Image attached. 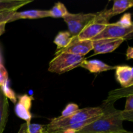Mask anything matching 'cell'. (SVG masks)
Wrapping results in <instances>:
<instances>
[{"label": "cell", "instance_id": "8fae6325", "mask_svg": "<svg viewBox=\"0 0 133 133\" xmlns=\"http://www.w3.org/2000/svg\"><path fill=\"white\" fill-rule=\"evenodd\" d=\"M50 17L49 10H28L22 12L16 11L9 22L22 19H39Z\"/></svg>", "mask_w": 133, "mask_h": 133}, {"label": "cell", "instance_id": "f1b7e54d", "mask_svg": "<svg viewBox=\"0 0 133 133\" xmlns=\"http://www.w3.org/2000/svg\"><path fill=\"white\" fill-rule=\"evenodd\" d=\"M6 23H3L0 24V36L3 35L5 31V26H6Z\"/></svg>", "mask_w": 133, "mask_h": 133}, {"label": "cell", "instance_id": "30bf717a", "mask_svg": "<svg viewBox=\"0 0 133 133\" xmlns=\"http://www.w3.org/2000/svg\"><path fill=\"white\" fill-rule=\"evenodd\" d=\"M116 78L122 88L133 87L132 68L127 65L116 67Z\"/></svg>", "mask_w": 133, "mask_h": 133}, {"label": "cell", "instance_id": "9a60e30c", "mask_svg": "<svg viewBox=\"0 0 133 133\" xmlns=\"http://www.w3.org/2000/svg\"><path fill=\"white\" fill-rule=\"evenodd\" d=\"M32 1V0H0V12L16 11L19 8Z\"/></svg>", "mask_w": 133, "mask_h": 133}, {"label": "cell", "instance_id": "5b68a950", "mask_svg": "<svg viewBox=\"0 0 133 133\" xmlns=\"http://www.w3.org/2000/svg\"><path fill=\"white\" fill-rule=\"evenodd\" d=\"M97 16V13H78L72 14L68 12L64 17V20L67 23L68 32L71 36H77L83 29L92 22Z\"/></svg>", "mask_w": 133, "mask_h": 133}, {"label": "cell", "instance_id": "7402d4cb", "mask_svg": "<svg viewBox=\"0 0 133 133\" xmlns=\"http://www.w3.org/2000/svg\"><path fill=\"white\" fill-rule=\"evenodd\" d=\"M118 23L119 25L124 27H131L133 26L132 19H131V13H126L125 14L122 18L118 21Z\"/></svg>", "mask_w": 133, "mask_h": 133}, {"label": "cell", "instance_id": "ac0fdd59", "mask_svg": "<svg viewBox=\"0 0 133 133\" xmlns=\"http://www.w3.org/2000/svg\"><path fill=\"white\" fill-rule=\"evenodd\" d=\"M49 11L50 17L55 18H63L69 12L64 4L61 2L56 3L54 6L51 8V9L49 10Z\"/></svg>", "mask_w": 133, "mask_h": 133}, {"label": "cell", "instance_id": "2e32d148", "mask_svg": "<svg viewBox=\"0 0 133 133\" xmlns=\"http://www.w3.org/2000/svg\"><path fill=\"white\" fill-rule=\"evenodd\" d=\"M133 1L132 0H114L112 8L109 9L111 17L122 14L126 10L132 7Z\"/></svg>", "mask_w": 133, "mask_h": 133}, {"label": "cell", "instance_id": "d4e9b609", "mask_svg": "<svg viewBox=\"0 0 133 133\" xmlns=\"http://www.w3.org/2000/svg\"><path fill=\"white\" fill-rule=\"evenodd\" d=\"M120 118L122 121H133V111L120 110Z\"/></svg>", "mask_w": 133, "mask_h": 133}, {"label": "cell", "instance_id": "d6986e66", "mask_svg": "<svg viewBox=\"0 0 133 133\" xmlns=\"http://www.w3.org/2000/svg\"><path fill=\"white\" fill-rule=\"evenodd\" d=\"M0 88H1L3 93V94L5 95V96L6 97L7 99H10L13 103H16L17 96L16 95L15 92H14V90H12L9 86V82H7L6 84L3 85Z\"/></svg>", "mask_w": 133, "mask_h": 133}, {"label": "cell", "instance_id": "7c38bea8", "mask_svg": "<svg viewBox=\"0 0 133 133\" xmlns=\"http://www.w3.org/2000/svg\"><path fill=\"white\" fill-rule=\"evenodd\" d=\"M79 66L88 70L92 74H98L103 71H109L116 69V66H112L107 64L105 62L98 60H91V61L84 60Z\"/></svg>", "mask_w": 133, "mask_h": 133}, {"label": "cell", "instance_id": "277c9868", "mask_svg": "<svg viewBox=\"0 0 133 133\" xmlns=\"http://www.w3.org/2000/svg\"><path fill=\"white\" fill-rule=\"evenodd\" d=\"M109 10H104L97 12V16L90 22L77 36L79 40H92L93 38L101 33L109 23L111 18Z\"/></svg>", "mask_w": 133, "mask_h": 133}, {"label": "cell", "instance_id": "52a82bcc", "mask_svg": "<svg viewBox=\"0 0 133 133\" xmlns=\"http://www.w3.org/2000/svg\"><path fill=\"white\" fill-rule=\"evenodd\" d=\"M92 50H93V42L92 40H79L77 36H72V40L70 44L64 49L56 51L55 55L60 53H67L84 57Z\"/></svg>", "mask_w": 133, "mask_h": 133}, {"label": "cell", "instance_id": "7a4b0ae2", "mask_svg": "<svg viewBox=\"0 0 133 133\" xmlns=\"http://www.w3.org/2000/svg\"><path fill=\"white\" fill-rule=\"evenodd\" d=\"M103 110L100 107H87L79 109L78 111L68 117L59 116L51 119L50 123L45 126V131L48 132L56 131L68 126L77 124L82 122L102 115Z\"/></svg>", "mask_w": 133, "mask_h": 133}, {"label": "cell", "instance_id": "8992f818", "mask_svg": "<svg viewBox=\"0 0 133 133\" xmlns=\"http://www.w3.org/2000/svg\"><path fill=\"white\" fill-rule=\"evenodd\" d=\"M133 26L124 27L119 25L118 22L109 23L105 29L92 39V41L103 39H131L132 38Z\"/></svg>", "mask_w": 133, "mask_h": 133}, {"label": "cell", "instance_id": "4316f807", "mask_svg": "<svg viewBox=\"0 0 133 133\" xmlns=\"http://www.w3.org/2000/svg\"><path fill=\"white\" fill-rule=\"evenodd\" d=\"M126 57L127 60L131 59L133 58V48L132 47H129L126 53Z\"/></svg>", "mask_w": 133, "mask_h": 133}, {"label": "cell", "instance_id": "5bb4252c", "mask_svg": "<svg viewBox=\"0 0 133 133\" xmlns=\"http://www.w3.org/2000/svg\"><path fill=\"white\" fill-rule=\"evenodd\" d=\"M9 116V101L0 88V133H3L5 130Z\"/></svg>", "mask_w": 133, "mask_h": 133}, {"label": "cell", "instance_id": "4dcf8cb0", "mask_svg": "<svg viewBox=\"0 0 133 133\" xmlns=\"http://www.w3.org/2000/svg\"><path fill=\"white\" fill-rule=\"evenodd\" d=\"M2 55H1V51H0V65L3 64H2Z\"/></svg>", "mask_w": 133, "mask_h": 133}, {"label": "cell", "instance_id": "484cf974", "mask_svg": "<svg viewBox=\"0 0 133 133\" xmlns=\"http://www.w3.org/2000/svg\"><path fill=\"white\" fill-rule=\"evenodd\" d=\"M124 110L133 111V94L129 95L126 97V103Z\"/></svg>", "mask_w": 133, "mask_h": 133}, {"label": "cell", "instance_id": "e0dca14e", "mask_svg": "<svg viewBox=\"0 0 133 133\" xmlns=\"http://www.w3.org/2000/svg\"><path fill=\"white\" fill-rule=\"evenodd\" d=\"M71 40L72 36L68 31H61L55 36L53 42L57 45V50H60L67 47L71 42Z\"/></svg>", "mask_w": 133, "mask_h": 133}, {"label": "cell", "instance_id": "4fadbf2b", "mask_svg": "<svg viewBox=\"0 0 133 133\" xmlns=\"http://www.w3.org/2000/svg\"><path fill=\"white\" fill-rule=\"evenodd\" d=\"M131 94H133V87L113 90L109 92L107 98L103 101L101 105H114L117 100L122 97H127Z\"/></svg>", "mask_w": 133, "mask_h": 133}, {"label": "cell", "instance_id": "ffe728a7", "mask_svg": "<svg viewBox=\"0 0 133 133\" xmlns=\"http://www.w3.org/2000/svg\"><path fill=\"white\" fill-rule=\"evenodd\" d=\"M45 127L38 123H27L26 133H44Z\"/></svg>", "mask_w": 133, "mask_h": 133}, {"label": "cell", "instance_id": "9c48e42d", "mask_svg": "<svg viewBox=\"0 0 133 133\" xmlns=\"http://www.w3.org/2000/svg\"><path fill=\"white\" fill-rule=\"evenodd\" d=\"M124 39H103L93 42V50L95 55L111 53L117 49L123 42Z\"/></svg>", "mask_w": 133, "mask_h": 133}, {"label": "cell", "instance_id": "f546056e", "mask_svg": "<svg viewBox=\"0 0 133 133\" xmlns=\"http://www.w3.org/2000/svg\"><path fill=\"white\" fill-rule=\"evenodd\" d=\"M110 133H132V132H130V131H127L126 130H124L123 131H120V132H110Z\"/></svg>", "mask_w": 133, "mask_h": 133}, {"label": "cell", "instance_id": "1f68e13d", "mask_svg": "<svg viewBox=\"0 0 133 133\" xmlns=\"http://www.w3.org/2000/svg\"><path fill=\"white\" fill-rule=\"evenodd\" d=\"M44 133H47V132H45H45H44Z\"/></svg>", "mask_w": 133, "mask_h": 133}, {"label": "cell", "instance_id": "44dd1931", "mask_svg": "<svg viewBox=\"0 0 133 133\" xmlns=\"http://www.w3.org/2000/svg\"><path fill=\"white\" fill-rule=\"evenodd\" d=\"M79 110V106H78L77 104L71 103L68 104L67 106H66V107H65V109L62 110L61 116L64 117V118L70 116L74 114V113H75Z\"/></svg>", "mask_w": 133, "mask_h": 133}, {"label": "cell", "instance_id": "3957f363", "mask_svg": "<svg viewBox=\"0 0 133 133\" xmlns=\"http://www.w3.org/2000/svg\"><path fill=\"white\" fill-rule=\"evenodd\" d=\"M85 60L84 57L67 53L55 55L49 62L48 71L57 74H63L79 67Z\"/></svg>", "mask_w": 133, "mask_h": 133}, {"label": "cell", "instance_id": "6da1fadb", "mask_svg": "<svg viewBox=\"0 0 133 133\" xmlns=\"http://www.w3.org/2000/svg\"><path fill=\"white\" fill-rule=\"evenodd\" d=\"M103 114L96 120L85 126L76 133H110L124 131L120 110L114 105H101Z\"/></svg>", "mask_w": 133, "mask_h": 133}, {"label": "cell", "instance_id": "cb8c5ba5", "mask_svg": "<svg viewBox=\"0 0 133 133\" xmlns=\"http://www.w3.org/2000/svg\"><path fill=\"white\" fill-rule=\"evenodd\" d=\"M16 11H5L0 12V24L3 23H9V21Z\"/></svg>", "mask_w": 133, "mask_h": 133}, {"label": "cell", "instance_id": "603a6c76", "mask_svg": "<svg viewBox=\"0 0 133 133\" xmlns=\"http://www.w3.org/2000/svg\"><path fill=\"white\" fill-rule=\"evenodd\" d=\"M9 82V74L3 64L0 65V87Z\"/></svg>", "mask_w": 133, "mask_h": 133}, {"label": "cell", "instance_id": "ba28073f", "mask_svg": "<svg viewBox=\"0 0 133 133\" xmlns=\"http://www.w3.org/2000/svg\"><path fill=\"white\" fill-rule=\"evenodd\" d=\"M18 102L15 106V112L18 118L25 121L26 123H31L32 115L31 109L32 101L34 100L33 96L27 94L21 95L17 97Z\"/></svg>", "mask_w": 133, "mask_h": 133}, {"label": "cell", "instance_id": "83f0119b", "mask_svg": "<svg viewBox=\"0 0 133 133\" xmlns=\"http://www.w3.org/2000/svg\"><path fill=\"white\" fill-rule=\"evenodd\" d=\"M26 129H27V123H24L21 125L20 128L18 133H26Z\"/></svg>", "mask_w": 133, "mask_h": 133}]
</instances>
